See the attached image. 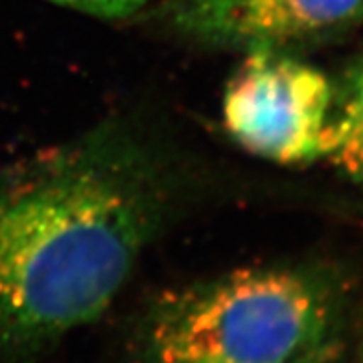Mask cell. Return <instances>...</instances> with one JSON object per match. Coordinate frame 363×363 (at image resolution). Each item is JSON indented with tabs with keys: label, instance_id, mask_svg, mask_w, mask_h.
I'll list each match as a JSON object with an SVG mask.
<instances>
[{
	"label": "cell",
	"instance_id": "obj_1",
	"mask_svg": "<svg viewBox=\"0 0 363 363\" xmlns=\"http://www.w3.org/2000/svg\"><path fill=\"white\" fill-rule=\"evenodd\" d=\"M177 194L164 153L124 122L0 172V354L33 356L96 321Z\"/></svg>",
	"mask_w": 363,
	"mask_h": 363
},
{
	"label": "cell",
	"instance_id": "obj_2",
	"mask_svg": "<svg viewBox=\"0 0 363 363\" xmlns=\"http://www.w3.org/2000/svg\"><path fill=\"white\" fill-rule=\"evenodd\" d=\"M341 294L308 266H251L161 294L135 334L137 363H332Z\"/></svg>",
	"mask_w": 363,
	"mask_h": 363
},
{
	"label": "cell",
	"instance_id": "obj_3",
	"mask_svg": "<svg viewBox=\"0 0 363 363\" xmlns=\"http://www.w3.org/2000/svg\"><path fill=\"white\" fill-rule=\"evenodd\" d=\"M334 87L294 52H244L223 94V124L236 144L267 161L301 164L323 157Z\"/></svg>",
	"mask_w": 363,
	"mask_h": 363
},
{
	"label": "cell",
	"instance_id": "obj_4",
	"mask_svg": "<svg viewBox=\"0 0 363 363\" xmlns=\"http://www.w3.org/2000/svg\"><path fill=\"white\" fill-rule=\"evenodd\" d=\"M157 15L198 45L294 52L354 28L363 0H161Z\"/></svg>",
	"mask_w": 363,
	"mask_h": 363
},
{
	"label": "cell",
	"instance_id": "obj_5",
	"mask_svg": "<svg viewBox=\"0 0 363 363\" xmlns=\"http://www.w3.org/2000/svg\"><path fill=\"white\" fill-rule=\"evenodd\" d=\"M323 157L363 189V55L334 89Z\"/></svg>",
	"mask_w": 363,
	"mask_h": 363
},
{
	"label": "cell",
	"instance_id": "obj_6",
	"mask_svg": "<svg viewBox=\"0 0 363 363\" xmlns=\"http://www.w3.org/2000/svg\"><path fill=\"white\" fill-rule=\"evenodd\" d=\"M50 2L69 6L94 17L122 18L143 11L153 0H50Z\"/></svg>",
	"mask_w": 363,
	"mask_h": 363
}]
</instances>
